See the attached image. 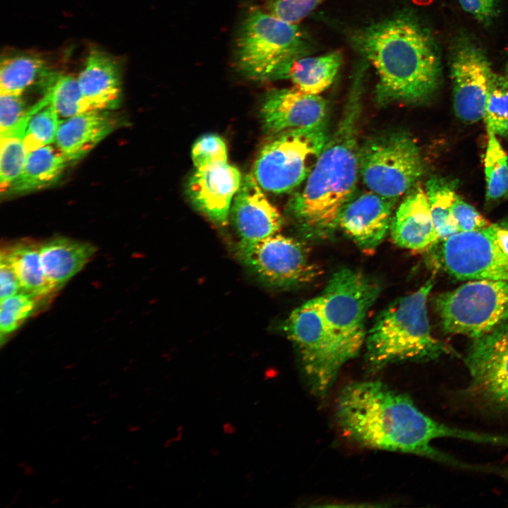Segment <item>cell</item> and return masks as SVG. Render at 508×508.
I'll return each mask as SVG.
<instances>
[{
    "label": "cell",
    "mask_w": 508,
    "mask_h": 508,
    "mask_svg": "<svg viewBox=\"0 0 508 508\" xmlns=\"http://www.w3.org/2000/svg\"><path fill=\"white\" fill-rule=\"evenodd\" d=\"M349 40L376 71L379 102H418L437 90L442 70L440 49L430 29L412 10L356 29Z\"/></svg>",
    "instance_id": "cell-1"
},
{
    "label": "cell",
    "mask_w": 508,
    "mask_h": 508,
    "mask_svg": "<svg viewBox=\"0 0 508 508\" xmlns=\"http://www.w3.org/2000/svg\"><path fill=\"white\" fill-rule=\"evenodd\" d=\"M344 434L361 446L410 453L459 466L457 459L433 447L440 421L425 414L406 394L378 380L351 382L335 406Z\"/></svg>",
    "instance_id": "cell-2"
},
{
    "label": "cell",
    "mask_w": 508,
    "mask_h": 508,
    "mask_svg": "<svg viewBox=\"0 0 508 508\" xmlns=\"http://www.w3.org/2000/svg\"><path fill=\"white\" fill-rule=\"evenodd\" d=\"M368 64L356 66L341 118L303 189L289 202V212L307 236L325 238L337 228L340 213L353 196L359 169L358 133L363 81Z\"/></svg>",
    "instance_id": "cell-3"
},
{
    "label": "cell",
    "mask_w": 508,
    "mask_h": 508,
    "mask_svg": "<svg viewBox=\"0 0 508 508\" xmlns=\"http://www.w3.org/2000/svg\"><path fill=\"white\" fill-rule=\"evenodd\" d=\"M433 285V279H429L378 315L365 343L366 362L371 370L397 362L434 360L450 352L431 332L427 302Z\"/></svg>",
    "instance_id": "cell-4"
},
{
    "label": "cell",
    "mask_w": 508,
    "mask_h": 508,
    "mask_svg": "<svg viewBox=\"0 0 508 508\" xmlns=\"http://www.w3.org/2000/svg\"><path fill=\"white\" fill-rule=\"evenodd\" d=\"M313 47L310 36L298 25L253 8L238 32L235 62L250 79L286 78L292 64L308 56Z\"/></svg>",
    "instance_id": "cell-5"
},
{
    "label": "cell",
    "mask_w": 508,
    "mask_h": 508,
    "mask_svg": "<svg viewBox=\"0 0 508 508\" xmlns=\"http://www.w3.org/2000/svg\"><path fill=\"white\" fill-rule=\"evenodd\" d=\"M380 292L365 274L344 267L335 272L318 296L328 327L349 361L365 343L367 314Z\"/></svg>",
    "instance_id": "cell-6"
},
{
    "label": "cell",
    "mask_w": 508,
    "mask_h": 508,
    "mask_svg": "<svg viewBox=\"0 0 508 508\" xmlns=\"http://www.w3.org/2000/svg\"><path fill=\"white\" fill-rule=\"evenodd\" d=\"M434 267L460 280L508 282V225L490 224L459 231L439 241L430 250Z\"/></svg>",
    "instance_id": "cell-7"
},
{
    "label": "cell",
    "mask_w": 508,
    "mask_h": 508,
    "mask_svg": "<svg viewBox=\"0 0 508 508\" xmlns=\"http://www.w3.org/2000/svg\"><path fill=\"white\" fill-rule=\"evenodd\" d=\"M438 294L435 310L445 332L480 337L508 319V282L472 279Z\"/></svg>",
    "instance_id": "cell-8"
},
{
    "label": "cell",
    "mask_w": 508,
    "mask_h": 508,
    "mask_svg": "<svg viewBox=\"0 0 508 508\" xmlns=\"http://www.w3.org/2000/svg\"><path fill=\"white\" fill-rule=\"evenodd\" d=\"M464 363L469 380L461 399L485 415L508 418V319L473 339Z\"/></svg>",
    "instance_id": "cell-9"
},
{
    "label": "cell",
    "mask_w": 508,
    "mask_h": 508,
    "mask_svg": "<svg viewBox=\"0 0 508 508\" xmlns=\"http://www.w3.org/2000/svg\"><path fill=\"white\" fill-rule=\"evenodd\" d=\"M283 329L298 350L311 392L323 397L346 361L325 321L318 297L295 308Z\"/></svg>",
    "instance_id": "cell-10"
},
{
    "label": "cell",
    "mask_w": 508,
    "mask_h": 508,
    "mask_svg": "<svg viewBox=\"0 0 508 508\" xmlns=\"http://www.w3.org/2000/svg\"><path fill=\"white\" fill-rule=\"evenodd\" d=\"M325 123L278 133L261 150L253 176L269 192L290 191L308 176L328 138Z\"/></svg>",
    "instance_id": "cell-11"
},
{
    "label": "cell",
    "mask_w": 508,
    "mask_h": 508,
    "mask_svg": "<svg viewBox=\"0 0 508 508\" xmlns=\"http://www.w3.org/2000/svg\"><path fill=\"white\" fill-rule=\"evenodd\" d=\"M359 169L370 190L397 199L421 178L423 163L416 143L399 132L375 138L360 147Z\"/></svg>",
    "instance_id": "cell-12"
},
{
    "label": "cell",
    "mask_w": 508,
    "mask_h": 508,
    "mask_svg": "<svg viewBox=\"0 0 508 508\" xmlns=\"http://www.w3.org/2000/svg\"><path fill=\"white\" fill-rule=\"evenodd\" d=\"M238 254L255 274L277 287H293L315 280L320 274L301 241L275 234L253 241H240Z\"/></svg>",
    "instance_id": "cell-13"
},
{
    "label": "cell",
    "mask_w": 508,
    "mask_h": 508,
    "mask_svg": "<svg viewBox=\"0 0 508 508\" xmlns=\"http://www.w3.org/2000/svg\"><path fill=\"white\" fill-rule=\"evenodd\" d=\"M449 63L456 115L469 123L481 120L494 74L485 51L468 34L460 32L452 41Z\"/></svg>",
    "instance_id": "cell-14"
},
{
    "label": "cell",
    "mask_w": 508,
    "mask_h": 508,
    "mask_svg": "<svg viewBox=\"0 0 508 508\" xmlns=\"http://www.w3.org/2000/svg\"><path fill=\"white\" fill-rule=\"evenodd\" d=\"M397 200L371 190L353 196L340 213L338 227L363 251L373 253L390 229Z\"/></svg>",
    "instance_id": "cell-15"
},
{
    "label": "cell",
    "mask_w": 508,
    "mask_h": 508,
    "mask_svg": "<svg viewBox=\"0 0 508 508\" xmlns=\"http://www.w3.org/2000/svg\"><path fill=\"white\" fill-rule=\"evenodd\" d=\"M327 102L319 95L294 88L270 91L261 109L262 123L267 131H283L307 128L325 123Z\"/></svg>",
    "instance_id": "cell-16"
},
{
    "label": "cell",
    "mask_w": 508,
    "mask_h": 508,
    "mask_svg": "<svg viewBox=\"0 0 508 508\" xmlns=\"http://www.w3.org/2000/svg\"><path fill=\"white\" fill-rule=\"evenodd\" d=\"M242 178L239 170L227 162L196 169L188 183V194L193 205L209 219L225 225L232 198Z\"/></svg>",
    "instance_id": "cell-17"
},
{
    "label": "cell",
    "mask_w": 508,
    "mask_h": 508,
    "mask_svg": "<svg viewBox=\"0 0 508 508\" xmlns=\"http://www.w3.org/2000/svg\"><path fill=\"white\" fill-rule=\"evenodd\" d=\"M261 188L253 175L246 174L234 196L231 217L241 241L265 238L277 234L282 226L280 213Z\"/></svg>",
    "instance_id": "cell-18"
},
{
    "label": "cell",
    "mask_w": 508,
    "mask_h": 508,
    "mask_svg": "<svg viewBox=\"0 0 508 508\" xmlns=\"http://www.w3.org/2000/svg\"><path fill=\"white\" fill-rule=\"evenodd\" d=\"M121 124L112 111L92 110L61 119L55 143L68 162L85 157Z\"/></svg>",
    "instance_id": "cell-19"
},
{
    "label": "cell",
    "mask_w": 508,
    "mask_h": 508,
    "mask_svg": "<svg viewBox=\"0 0 508 508\" xmlns=\"http://www.w3.org/2000/svg\"><path fill=\"white\" fill-rule=\"evenodd\" d=\"M389 231L394 243L411 250H428L440 241L421 188L411 190L399 205Z\"/></svg>",
    "instance_id": "cell-20"
},
{
    "label": "cell",
    "mask_w": 508,
    "mask_h": 508,
    "mask_svg": "<svg viewBox=\"0 0 508 508\" xmlns=\"http://www.w3.org/2000/svg\"><path fill=\"white\" fill-rule=\"evenodd\" d=\"M81 93L94 110L113 111L122 98L118 63L107 53L94 48L78 78Z\"/></svg>",
    "instance_id": "cell-21"
},
{
    "label": "cell",
    "mask_w": 508,
    "mask_h": 508,
    "mask_svg": "<svg viewBox=\"0 0 508 508\" xmlns=\"http://www.w3.org/2000/svg\"><path fill=\"white\" fill-rule=\"evenodd\" d=\"M42 269L57 291L90 261L96 248L90 243L56 237L40 243Z\"/></svg>",
    "instance_id": "cell-22"
},
{
    "label": "cell",
    "mask_w": 508,
    "mask_h": 508,
    "mask_svg": "<svg viewBox=\"0 0 508 508\" xmlns=\"http://www.w3.org/2000/svg\"><path fill=\"white\" fill-rule=\"evenodd\" d=\"M68 163L59 149L51 145L30 152L5 195H22L52 186L61 178Z\"/></svg>",
    "instance_id": "cell-23"
},
{
    "label": "cell",
    "mask_w": 508,
    "mask_h": 508,
    "mask_svg": "<svg viewBox=\"0 0 508 508\" xmlns=\"http://www.w3.org/2000/svg\"><path fill=\"white\" fill-rule=\"evenodd\" d=\"M342 62L343 54L340 51L318 56H305L292 64L286 78H289L297 89L319 95L332 85Z\"/></svg>",
    "instance_id": "cell-24"
},
{
    "label": "cell",
    "mask_w": 508,
    "mask_h": 508,
    "mask_svg": "<svg viewBox=\"0 0 508 508\" xmlns=\"http://www.w3.org/2000/svg\"><path fill=\"white\" fill-rule=\"evenodd\" d=\"M40 243L20 242L1 250L13 267L23 291L42 299L56 291L42 269Z\"/></svg>",
    "instance_id": "cell-25"
},
{
    "label": "cell",
    "mask_w": 508,
    "mask_h": 508,
    "mask_svg": "<svg viewBox=\"0 0 508 508\" xmlns=\"http://www.w3.org/2000/svg\"><path fill=\"white\" fill-rule=\"evenodd\" d=\"M49 72L37 56L18 54L5 57L1 63L0 92L23 95L33 85H41Z\"/></svg>",
    "instance_id": "cell-26"
},
{
    "label": "cell",
    "mask_w": 508,
    "mask_h": 508,
    "mask_svg": "<svg viewBox=\"0 0 508 508\" xmlns=\"http://www.w3.org/2000/svg\"><path fill=\"white\" fill-rule=\"evenodd\" d=\"M35 103L11 129L0 134V186L4 193L20 173L26 157L24 136L31 116L37 109Z\"/></svg>",
    "instance_id": "cell-27"
},
{
    "label": "cell",
    "mask_w": 508,
    "mask_h": 508,
    "mask_svg": "<svg viewBox=\"0 0 508 508\" xmlns=\"http://www.w3.org/2000/svg\"><path fill=\"white\" fill-rule=\"evenodd\" d=\"M60 119H68L94 110L83 97L78 78L51 71L42 85Z\"/></svg>",
    "instance_id": "cell-28"
},
{
    "label": "cell",
    "mask_w": 508,
    "mask_h": 508,
    "mask_svg": "<svg viewBox=\"0 0 508 508\" xmlns=\"http://www.w3.org/2000/svg\"><path fill=\"white\" fill-rule=\"evenodd\" d=\"M455 181L433 177L425 184L431 217L440 241L459 232L452 214Z\"/></svg>",
    "instance_id": "cell-29"
},
{
    "label": "cell",
    "mask_w": 508,
    "mask_h": 508,
    "mask_svg": "<svg viewBox=\"0 0 508 508\" xmlns=\"http://www.w3.org/2000/svg\"><path fill=\"white\" fill-rule=\"evenodd\" d=\"M484 159L486 180V200L496 202L508 197V157L491 131Z\"/></svg>",
    "instance_id": "cell-30"
},
{
    "label": "cell",
    "mask_w": 508,
    "mask_h": 508,
    "mask_svg": "<svg viewBox=\"0 0 508 508\" xmlns=\"http://www.w3.org/2000/svg\"><path fill=\"white\" fill-rule=\"evenodd\" d=\"M40 105L31 116L24 136V146L27 153L51 145L55 142L61 121L54 107L44 93Z\"/></svg>",
    "instance_id": "cell-31"
},
{
    "label": "cell",
    "mask_w": 508,
    "mask_h": 508,
    "mask_svg": "<svg viewBox=\"0 0 508 508\" xmlns=\"http://www.w3.org/2000/svg\"><path fill=\"white\" fill-rule=\"evenodd\" d=\"M488 131L508 136V80L494 73L484 118Z\"/></svg>",
    "instance_id": "cell-32"
},
{
    "label": "cell",
    "mask_w": 508,
    "mask_h": 508,
    "mask_svg": "<svg viewBox=\"0 0 508 508\" xmlns=\"http://www.w3.org/2000/svg\"><path fill=\"white\" fill-rule=\"evenodd\" d=\"M40 299L34 295L22 291L1 300V344L5 337L18 329L34 313Z\"/></svg>",
    "instance_id": "cell-33"
},
{
    "label": "cell",
    "mask_w": 508,
    "mask_h": 508,
    "mask_svg": "<svg viewBox=\"0 0 508 508\" xmlns=\"http://www.w3.org/2000/svg\"><path fill=\"white\" fill-rule=\"evenodd\" d=\"M192 160L196 169L227 162V150L224 140L215 134L200 137L192 148Z\"/></svg>",
    "instance_id": "cell-34"
},
{
    "label": "cell",
    "mask_w": 508,
    "mask_h": 508,
    "mask_svg": "<svg viewBox=\"0 0 508 508\" xmlns=\"http://www.w3.org/2000/svg\"><path fill=\"white\" fill-rule=\"evenodd\" d=\"M323 0H267L265 7L271 15L296 23L312 13Z\"/></svg>",
    "instance_id": "cell-35"
},
{
    "label": "cell",
    "mask_w": 508,
    "mask_h": 508,
    "mask_svg": "<svg viewBox=\"0 0 508 508\" xmlns=\"http://www.w3.org/2000/svg\"><path fill=\"white\" fill-rule=\"evenodd\" d=\"M22 95L0 92V134L13 128L28 111Z\"/></svg>",
    "instance_id": "cell-36"
},
{
    "label": "cell",
    "mask_w": 508,
    "mask_h": 508,
    "mask_svg": "<svg viewBox=\"0 0 508 508\" xmlns=\"http://www.w3.org/2000/svg\"><path fill=\"white\" fill-rule=\"evenodd\" d=\"M452 214L459 231L478 230L490 224L473 206L457 195L453 202Z\"/></svg>",
    "instance_id": "cell-37"
},
{
    "label": "cell",
    "mask_w": 508,
    "mask_h": 508,
    "mask_svg": "<svg viewBox=\"0 0 508 508\" xmlns=\"http://www.w3.org/2000/svg\"><path fill=\"white\" fill-rule=\"evenodd\" d=\"M461 8L484 25H490L497 16V0H457Z\"/></svg>",
    "instance_id": "cell-38"
},
{
    "label": "cell",
    "mask_w": 508,
    "mask_h": 508,
    "mask_svg": "<svg viewBox=\"0 0 508 508\" xmlns=\"http://www.w3.org/2000/svg\"><path fill=\"white\" fill-rule=\"evenodd\" d=\"M18 278L7 257L1 251L0 298L1 300L22 292Z\"/></svg>",
    "instance_id": "cell-39"
},
{
    "label": "cell",
    "mask_w": 508,
    "mask_h": 508,
    "mask_svg": "<svg viewBox=\"0 0 508 508\" xmlns=\"http://www.w3.org/2000/svg\"><path fill=\"white\" fill-rule=\"evenodd\" d=\"M505 77H506V78H507V80H508V60H507V66H506V75H505Z\"/></svg>",
    "instance_id": "cell-40"
}]
</instances>
